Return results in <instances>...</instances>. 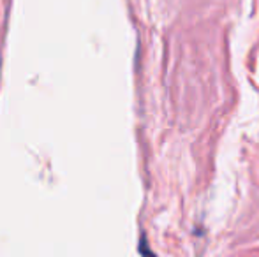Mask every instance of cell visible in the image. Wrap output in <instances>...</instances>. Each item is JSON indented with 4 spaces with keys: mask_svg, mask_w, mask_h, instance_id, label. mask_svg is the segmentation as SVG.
Returning <instances> with one entry per match:
<instances>
[{
    "mask_svg": "<svg viewBox=\"0 0 259 257\" xmlns=\"http://www.w3.org/2000/svg\"><path fill=\"white\" fill-rule=\"evenodd\" d=\"M140 250H141V255L143 257H157L154 252L152 250H148V247H147V243H145V240H141V247H140Z\"/></svg>",
    "mask_w": 259,
    "mask_h": 257,
    "instance_id": "6da1fadb",
    "label": "cell"
}]
</instances>
